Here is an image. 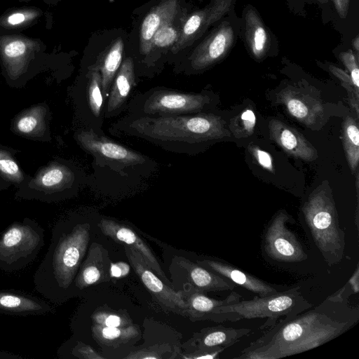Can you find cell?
Instances as JSON below:
<instances>
[{"label":"cell","instance_id":"obj_7","mask_svg":"<svg viewBox=\"0 0 359 359\" xmlns=\"http://www.w3.org/2000/svg\"><path fill=\"white\" fill-rule=\"evenodd\" d=\"M229 13L192 52L189 61L194 70H203L218 63L235 46L241 22L236 15Z\"/></svg>","mask_w":359,"mask_h":359},{"label":"cell","instance_id":"obj_40","mask_svg":"<svg viewBox=\"0 0 359 359\" xmlns=\"http://www.w3.org/2000/svg\"><path fill=\"white\" fill-rule=\"evenodd\" d=\"M25 44L22 41L15 40L6 45L4 53L8 57H16L25 53Z\"/></svg>","mask_w":359,"mask_h":359},{"label":"cell","instance_id":"obj_23","mask_svg":"<svg viewBox=\"0 0 359 359\" xmlns=\"http://www.w3.org/2000/svg\"><path fill=\"white\" fill-rule=\"evenodd\" d=\"M177 10V0H162L146 15L140 32V49L142 54L147 55L152 50L151 41L155 32L163 24L173 22Z\"/></svg>","mask_w":359,"mask_h":359},{"label":"cell","instance_id":"obj_10","mask_svg":"<svg viewBox=\"0 0 359 359\" xmlns=\"http://www.w3.org/2000/svg\"><path fill=\"white\" fill-rule=\"evenodd\" d=\"M236 0H211L203 8L191 13L180 29V35L172 46L178 53L191 46L213 24L233 11Z\"/></svg>","mask_w":359,"mask_h":359},{"label":"cell","instance_id":"obj_28","mask_svg":"<svg viewBox=\"0 0 359 359\" xmlns=\"http://www.w3.org/2000/svg\"><path fill=\"white\" fill-rule=\"evenodd\" d=\"M341 139L348 163L354 174L359 161V129L355 120L350 116L343 123Z\"/></svg>","mask_w":359,"mask_h":359},{"label":"cell","instance_id":"obj_9","mask_svg":"<svg viewBox=\"0 0 359 359\" xmlns=\"http://www.w3.org/2000/svg\"><path fill=\"white\" fill-rule=\"evenodd\" d=\"M124 248L130 265L155 301L164 310L186 317L187 304L181 291L163 281L139 252L128 246L124 245Z\"/></svg>","mask_w":359,"mask_h":359},{"label":"cell","instance_id":"obj_25","mask_svg":"<svg viewBox=\"0 0 359 359\" xmlns=\"http://www.w3.org/2000/svg\"><path fill=\"white\" fill-rule=\"evenodd\" d=\"M135 81L134 63L128 57L121 63L109 90L107 111L116 110L127 99Z\"/></svg>","mask_w":359,"mask_h":359},{"label":"cell","instance_id":"obj_27","mask_svg":"<svg viewBox=\"0 0 359 359\" xmlns=\"http://www.w3.org/2000/svg\"><path fill=\"white\" fill-rule=\"evenodd\" d=\"M92 334L100 345L118 348L122 344L137 340L140 332L138 326L134 324L127 327H107L95 324L92 327Z\"/></svg>","mask_w":359,"mask_h":359},{"label":"cell","instance_id":"obj_21","mask_svg":"<svg viewBox=\"0 0 359 359\" xmlns=\"http://www.w3.org/2000/svg\"><path fill=\"white\" fill-rule=\"evenodd\" d=\"M172 264L185 272V284L203 292L232 290L235 284L228 279L183 257H175Z\"/></svg>","mask_w":359,"mask_h":359},{"label":"cell","instance_id":"obj_33","mask_svg":"<svg viewBox=\"0 0 359 359\" xmlns=\"http://www.w3.org/2000/svg\"><path fill=\"white\" fill-rule=\"evenodd\" d=\"M0 177L7 182L21 183L24 174L16 161L6 151L0 149Z\"/></svg>","mask_w":359,"mask_h":359},{"label":"cell","instance_id":"obj_29","mask_svg":"<svg viewBox=\"0 0 359 359\" xmlns=\"http://www.w3.org/2000/svg\"><path fill=\"white\" fill-rule=\"evenodd\" d=\"M45 114L44 108L39 106L26 110L18 116L15 128L25 136H39V132L45 131Z\"/></svg>","mask_w":359,"mask_h":359},{"label":"cell","instance_id":"obj_11","mask_svg":"<svg viewBox=\"0 0 359 359\" xmlns=\"http://www.w3.org/2000/svg\"><path fill=\"white\" fill-rule=\"evenodd\" d=\"M74 180L72 171L66 165L54 163L40 171L25 189L18 196L25 199H36L45 202L57 200L59 194L69 187Z\"/></svg>","mask_w":359,"mask_h":359},{"label":"cell","instance_id":"obj_36","mask_svg":"<svg viewBox=\"0 0 359 359\" xmlns=\"http://www.w3.org/2000/svg\"><path fill=\"white\" fill-rule=\"evenodd\" d=\"M339 58L350 73V76L355 88L359 90L358 57L351 50L341 52Z\"/></svg>","mask_w":359,"mask_h":359},{"label":"cell","instance_id":"obj_46","mask_svg":"<svg viewBox=\"0 0 359 359\" xmlns=\"http://www.w3.org/2000/svg\"><path fill=\"white\" fill-rule=\"evenodd\" d=\"M313 1H317V2L320 3V4H323L327 2V0H313Z\"/></svg>","mask_w":359,"mask_h":359},{"label":"cell","instance_id":"obj_34","mask_svg":"<svg viewBox=\"0 0 359 359\" xmlns=\"http://www.w3.org/2000/svg\"><path fill=\"white\" fill-rule=\"evenodd\" d=\"M180 35V29H177L172 22L163 24L155 32L152 41V50L154 48H168L173 46Z\"/></svg>","mask_w":359,"mask_h":359},{"label":"cell","instance_id":"obj_18","mask_svg":"<svg viewBox=\"0 0 359 359\" xmlns=\"http://www.w3.org/2000/svg\"><path fill=\"white\" fill-rule=\"evenodd\" d=\"M196 263L228 279L235 285L241 286L247 290L257 294L258 297H268L278 292L273 285L225 262L205 258L197 259Z\"/></svg>","mask_w":359,"mask_h":359},{"label":"cell","instance_id":"obj_35","mask_svg":"<svg viewBox=\"0 0 359 359\" xmlns=\"http://www.w3.org/2000/svg\"><path fill=\"white\" fill-rule=\"evenodd\" d=\"M330 72L341 81V85L346 89L348 93L349 101L351 107L355 109L356 114H359L358 100L359 90H358L350 76L346 72L332 65L329 66Z\"/></svg>","mask_w":359,"mask_h":359},{"label":"cell","instance_id":"obj_19","mask_svg":"<svg viewBox=\"0 0 359 359\" xmlns=\"http://www.w3.org/2000/svg\"><path fill=\"white\" fill-rule=\"evenodd\" d=\"M278 100L292 117L307 127L313 126L323 116L322 103L297 89L287 88L282 90Z\"/></svg>","mask_w":359,"mask_h":359},{"label":"cell","instance_id":"obj_24","mask_svg":"<svg viewBox=\"0 0 359 359\" xmlns=\"http://www.w3.org/2000/svg\"><path fill=\"white\" fill-rule=\"evenodd\" d=\"M252 332L248 328L226 327L223 325L202 329L191 339V345L198 348L217 346L230 347Z\"/></svg>","mask_w":359,"mask_h":359},{"label":"cell","instance_id":"obj_42","mask_svg":"<svg viewBox=\"0 0 359 359\" xmlns=\"http://www.w3.org/2000/svg\"><path fill=\"white\" fill-rule=\"evenodd\" d=\"M334 8L341 18H346L350 5V0H332Z\"/></svg>","mask_w":359,"mask_h":359},{"label":"cell","instance_id":"obj_43","mask_svg":"<svg viewBox=\"0 0 359 359\" xmlns=\"http://www.w3.org/2000/svg\"><path fill=\"white\" fill-rule=\"evenodd\" d=\"M24 20H25V15H24V14H22L21 13H15L11 15L8 18V22L11 25L20 24L22 22H23Z\"/></svg>","mask_w":359,"mask_h":359},{"label":"cell","instance_id":"obj_4","mask_svg":"<svg viewBox=\"0 0 359 359\" xmlns=\"http://www.w3.org/2000/svg\"><path fill=\"white\" fill-rule=\"evenodd\" d=\"M302 212L313 241L329 266L344 257L345 233L339 226V217L332 192L319 187L304 203Z\"/></svg>","mask_w":359,"mask_h":359},{"label":"cell","instance_id":"obj_14","mask_svg":"<svg viewBox=\"0 0 359 359\" xmlns=\"http://www.w3.org/2000/svg\"><path fill=\"white\" fill-rule=\"evenodd\" d=\"M97 225L105 236L139 252L149 266L163 281L173 287L171 282L168 279L163 271L159 262L148 245L133 229L115 220L106 218L100 219Z\"/></svg>","mask_w":359,"mask_h":359},{"label":"cell","instance_id":"obj_3","mask_svg":"<svg viewBox=\"0 0 359 359\" xmlns=\"http://www.w3.org/2000/svg\"><path fill=\"white\" fill-rule=\"evenodd\" d=\"M226 122L212 114L195 116L163 115L132 121L133 134L162 147L185 150V147L231 135Z\"/></svg>","mask_w":359,"mask_h":359},{"label":"cell","instance_id":"obj_5","mask_svg":"<svg viewBox=\"0 0 359 359\" xmlns=\"http://www.w3.org/2000/svg\"><path fill=\"white\" fill-rule=\"evenodd\" d=\"M302 294L299 286L268 297H256L251 300L232 302L218 306L215 314L225 313L229 321L242 319L266 318L259 329L272 327L280 318H290L312 307Z\"/></svg>","mask_w":359,"mask_h":359},{"label":"cell","instance_id":"obj_17","mask_svg":"<svg viewBox=\"0 0 359 359\" xmlns=\"http://www.w3.org/2000/svg\"><path fill=\"white\" fill-rule=\"evenodd\" d=\"M111 262L108 252L97 243L90 246L76 276L74 289L81 290L90 285L110 280Z\"/></svg>","mask_w":359,"mask_h":359},{"label":"cell","instance_id":"obj_32","mask_svg":"<svg viewBox=\"0 0 359 359\" xmlns=\"http://www.w3.org/2000/svg\"><path fill=\"white\" fill-rule=\"evenodd\" d=\"M92 318L95 324L107 327H127L133 324L132 320L127 313L108 308L96 310Z\"/></svg>","mask_w":359,"mask_h":359},{"label":"cell","instance_id":"obj_20","mask_svg":"<svg viewBox=\"0 0 359 359\" xmlns=\"http://www.w3.org/2000/svg\"><path fill=\"white\" fill-rule=\"evenodd\" d=\"M271 138L288 154L306 161L318 157L316 149L296 129L277 119L269 125Z\"/></svg>","mask_w":359,"mask_h":359},{"label":"cell","instance_id":"obj_13","mask_svg":"<svg viewBox=\"0 0 359 359\" xmlns=\"http://www.w3.org/2000/svg\"><path fill=\"white\" fill-rule=\"evenodd\" d=\"M76 139L85 150L100 158L116 161L122 165H135L145 161L139 153L100 136L93 130H81Z\"/></svg>","mask_w":359,"mask_h":359},{"label":"cell","instance_id":"obj_2","mask_svg":"<svg viewBox=\"0 0 359 359\" xmlns=\"http://www.w3.org/2000/svg\"><path fill=\"white\" fill-rule=\"evenodd\" d=\"M89 239L88 224H55L48 249L33 277L38 293L53 303H62L72 296L74 280Z\"/></svg>","mask_w":359,"mask_h":359},{"label":"cell","instance_id":"obj_30","mask_svg":"<svg viewBox=\"0 0 359 359\" xmlns=\"http://www.w3.org/2000/svg\"><path fill=\"white\" fill-rule=\"evenodd\" d=\"M88 100L92 113L95 116H99L103 103V97L100 72L95 65L89 72Z\"/></svg>","mask_w":359,"mask_h":359},{"label":"cell","instance_id":"obj_44","mask_svg":"<svg viewBox=\"0 0 359 359\" xmlns=\"http://www.w3.org/2000/svg\"><path fill=\"white\" fill-rule=\"evenodd\" d=\"M18 359L21 358V356L15 355L13 353L0 351V359Z\"/></svg>","mask_w":359,"mask_h":359},{"label":"cell","instance_id":"obj_26","mask_svg":"<svg viewBox=\"0 0 359 359\" xmlns=\"http://www.w3.org/2000/svg\"><path fill=\"white\" fill-rule=\"evenodd\" d=\"M123 46L121 38L113 41L100 53L98 61L95 65L100 72L102 89L104 94L109 92L114 78L121 65Z\"/></svg>","mask_w":359,"mask_h":359},{"label":"cell","instance_id":"obj_39","mask_svg":"<svg viewBox=\"0 0 359 359\" xmlns=\"http://www.w3.org/2000/svg\"><path fill=\"white\" fill-rule=\"evenodd\" d=\"M167 346L158 348H149L146 349H141L130 353L129 355L125 357L126 358H162L160 355L161 352L164 353L167 350Z\"/></svg>","mask_w":359,"mask_h":359},{"label":"cell","instance_id":"obj_38","mask_svg":"<svg viewBox=\"0 0 359 359\" xmlns=\"http://www.w3.org/2000/svg\"><path fill=\"white\" fill-rule=\"evenodd\" d=\"M249 151L259 165L270 172H273V159L269 153L252 145L249 147Z\"/></svg>","mask_w":359,"mask_h":359},{"label":"cell","instance_id":"obj_12","mask_svg":"<svg viewBox=\"0 0 359 359\" xmlns=\"http://www.w3.org/2000/svg\"><path fill=\"white\" fill-rule=\"evenodd\" d=\"M209 101L201 94L161 90L151 94L144 104L148 114L179 115L200 111Z\"/></svg>","mask_w":359,"mask_h":359},{"label":"cell","instance_id":"obj_1","mask_svg":"<svg viewBox=\"0 0 359 359\" xmlns=\"http://www.w3.org/2000/svg\"><path fill=\"white\" fill-rule=\"evenodd\" d=\"M354 292L347 282L313 309L280 318L272 327L264 330V334L236 358L279 359L313 349L337 338L359 320V309L348 302Z\"/></svg>","mask_w":359,"mask_h":359},{"label":"cell","instance_id":"obj_37","mask_svg":"<svg viewBox=\"0 0 359 359\" xmlns=\"http://www.w3.org/2000/svg\"><path fill=\"white\" fill-rule=\"evenodd\" d=\"M69 348L68 355L72 357L81 359H103L104 357L98 354L89 345L85 344L81 341L76 343Z\"/></svg>","mask_w":359,"mask_h":359},{"label":"cell","instance_id":"obj_16","mask_svg":"<svg viewBox=\"0 0 359 359\" xmlns=\"http://www.w3.org/2000/svg\"><path fill=\"white\" fill-rule=\"evenodd\" d=\"M241 32L246 48L256 60L264 59L273 45L271 34L257 10L246 5L241 19Z\"/></svg>","mask_w":359,"mask_h":359},{"label":"cell","instance_id":"obj_41","mask_svg":"<svg viewBox=\"0 0 359 359\" xmlns=\"http://www.w3.org/2000/svg\"><path fill=\"white\" fill-rule=\"evenodd\" d=\"M129 271V266L124 262L116 264L111 263V277H121L126 276Z\"/></svg>","mask_w":359,"mask_h":359},{"label":"cell","instance_id":"obj_45","mask_svg":"<svg viewBox=\"0 0 359 359\" xmlns=\"http://www.w3.org/2000/svg\"><path fill=\"white\" fill-rule=\"evenodd\" d=\"M352 45H353V49L355 51L356 56L358 57V51H359V37H358V35H356V36L353 39Z\"/></svg>","mask_w":359,"mask_h":359},{"label":"cell","instance_id":"obj_8","mask_svg":"<svg viewBox=\"0 0 359 359\" xmlns=\"http://www.w3.org/2000/svg\"><path fill=\"white\" fill-rule=\"evenodd\" d=\"M292 219L287 212L280 210L265 227L262 246L269 258L285 263L300 262L308 258L297 236L287 226V224Z\"/></svg>","mask_w":359,"mask_h":359},{"label":"cell","instance_id":"obj_15","mask_svg":"<svg viewBox=\"0 0 359 359\" xmlns=\"http://www.w3.org/2000/svg\"><path fill=\"white\" fill-rule=\"evenodd\" d=\"M184 289L180 290L187 304L186 317L191 321L209 320L215 323L229 321L225 313L215 314V310L219 306L238 302L242 297L236 292H232L224 299L210 298L205 292L191 286L184 284Z\"/></svg>","mask_w":359,"mask_h":359},{"label":"cell","instance_id":"obj_6","mask_svg":"<svg viewBox=\"0 0 359 359\" xmlns=\"http://www.w3.org/2000/svg\"><path fill=\"white\" fill-rule=\"evenodd\" d=\"M44 229L25 218L11 224L0 236V269L15 272L27 266L44 245Z\"/></svg>","mask_w":359,"mask_h":359},{"label":"cell","instance_id":"obj_31","mask_svg":"<svg viewBox=\"0 0 359 359\" xmlns=\"http://www.w3.org/2000/svg\"><path fill=\"white\" fill-rule=\"evenodd\" d=\"M256 123V117L251 109H245L231 118L230 132L236 138H245L252 135Z\"/></svg>","mask_w":359,"mask_h":359},{"label":"cell","instance_id":"obj_22","mask_svg":"<svg viewBox=\"0 0 359 359\" xmlns=\"http://www.w3.org/2000/svg\"><path fill=\"white\" fill-rule=\"evenodd\" d=\"M52 306L43 299L13 290H0V313L15 316H40L50 313Z\"/></svg>","mask_w":359,"mask_h":359}]
</instances>
